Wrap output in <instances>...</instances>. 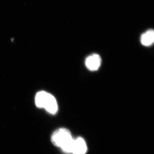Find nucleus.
I'll return each mask as SVG.
<instances>
[{
	"label": "nucleus",
	"instance_id": "nucleus-3",
	"mask_svg": "<svg viewBox=\"0 0 154 154\" xmlns=\"http://www.w3.org/2000/svg\"><path fill=\"white\" fill-rule=\"evenodd\" d=\"M101 63L100 56L97 54H93L87 57L85 60V66L91 71H95L99 69Z\"/></svg>",
	"mask_w": 154,
	"mask_h": 154
},
{
	"label": "nucleus",
	"instance_id": "nucleus-1",
	"mask_svg": "<svg viewBox=\"0 0 154 154\" xmlns=\"http://www.w3.org/2000/svg\"><path fill=\"white\" fill-rule=\"evenodd\" d=\"M73 141L70 131L65 128L57 130L51 136L52 143L67 154L72 152Z\"/></svg>",
	"mask_w": 154,
	"mask_h": 154
},
{
	"label": "nucleus",
	"instance_id": "nucleus-4",
	"mask_svg": "<svg viewBox=\"0 0 154 154\" xmlns=\"http://www.w3.org/2000/svg\"><path fill=\"white\" fill-rule=\"evenodd\" d=\"M87 151V146L85 140L82 138L74 139L72 152L73 154H85Z\"/></svg>",
	"mask_w": 154,
	"mask_h": 154
},
{
	"label": "nucleus",
	"instance_id": "nucleus-2",
	"mask_svg": "<svg viewBox=\"0 0 154 154\" xmlns=\"http://www.w3.org/2000/svg\"><path fill=\"white\" fill-rule=\"evenodd\" d=\"M36 106L45 109L50 113L55 114L57 111L58 106L57 101L53 95L47 92H38L35 98Z\"/></svg>",
	"mask_w": 154,
	"mask_h": 154
},
{
	"label": "nucleus",
	"instance_id": "nucleus-5",
	"mask_svg": "<svg viewBox=\"0 0 154 154\" xmlns=\"http://www.w3.org/2000/svg\"><path fill=\"white\" fill-rule=\"evenodd\" d=\"M141 44L146 47L150 46L154 42V32L152 29H149L141 35Z\"/></svg>",
	"mask_w": 154,
	"mask_h": 154
}]
</instances>
